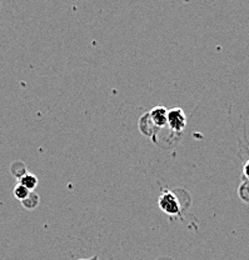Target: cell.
<instances>
[{"label": "cell", "instance_id": "1", "mask_svg": "<svg viewBox=\"0 0 249 260\" xmlns=\"http://www.w3.org/2000/svg\"><path fill=\"white\" fill-rule=\"evenodd\" d=\"M159 208L170 216L180 215L182 213V207L179 204V200L172 191H164L159 197Z\"/></svg>", "mask_w": 249, "mask_h": 260}, {"label": "cell", "instance_id": "2", "mask_svg": "<svg viewBox=\"0 0 249 260\" xmlns=\"http://www.w3.org/2000/svg\"><path fill=\"white\" fill-rule=\"evenodd\" d=\"M186 125L185 113L180 108L168 110V126L175 133H182Z\"/></svg>", "mask_w": 249, "mask_h": 260}, {"label": "cell", "instance_id": "3", "mask_svg": "<svg viewBox=\"0 0 249 260\" xmlns=\"http://www.w3.org/2000/svg\"><path fill=\"white\" fill-rule=\"evenodd\" d=\"M151 121L157 128H163L168 125V109L164 107H155L149 113Z\"/></svg>", "mask_w": 249, "mask_h": 260}, {"label": "cell", "instance_id": "4", "mask_svg": "<svg viewBox=\"0 0 249 260\" xmlns=\"http://www.w3.org/2000/svg\"><path fill=\"white\" fill-rule=\"evenodd\" d=\"M19 184L25 186L28 190L33 191L38 185V178L35 177L34 174H29V173H26L25 175H23V177L19 179Z\"/></svg>", "mask_w": 249, "mask_h": 260}, {"label": "cell", "instance_id": "5", "mask_svg": "<svg viewBox=\"0 0 249 260\" xmlns=\"http://www.w3.org/2000/svg\"><path fill=\"white\" fill-rule=\"evenodd\" d=\"M32 191L28 190V189L25 188V186H23L21 184H18V185H15L14 188V197L17 198V199L20 200V202H24V200L26 199V198L30 195Z\"/></svg>", "mask_w": 249, "mask_h": 260}, {"label": "cell", "instance_id": "6", "mask_svg": "<svg viewBox=\"0 0 249 260\" xmlns=\"http://www.w3.org/2000/svg\"><path fill=\"white\" fill-rule=\"evenodd\" d=\"M21 204H23V207L26 208V209H34V208L39 204V197H38L34 191H32L30 195H29L24 202H21Z\"/></svg>", "mask_w": 249, "mask_h": 260}, {"label": "cell", "instance_id": "7", "mask_svg": "<svg viewBox=\"0 0 249 260\" xmlns=\"http://www.w3.org/2000/svg\"><path fill=\"white\" fill-rule=\"evenodd\" d=\"M12 173L15 175L18 179H20L23 175L26 174V169L25 165L23 164L21 161H15L14 164L12 165Z\"/></svg>", "mask_w": 249, "mask_h": 260}, {"label": "cell", "instance_id": "8", "mask_svg": "<svg viewBox=\"0 0 249 260\" xmlns=\"http://www.w3.org/2000/svg\"><path fill=\"white\" fill-rule=\"evenodd\" d=\"M238 194H239L240 199L243 202L249 203V180L245 181V183H242V185L239 186V190H238Z\"/></svg>", "mask_w": 249, "mask_h": 260}, {"label": "cell", "instance_id": "9", "mask_svg": "<svg viewBox=\"0 0 249 260\" xmlns=\"http://www.w3.org/2000/svg\"><path fill=\"white\" fill-rule=\"evenodd\" d=\"M243 172H244V177L248 179L249 180V160L245 162V165H244V170H243Z\"/></svg>", "mask_w": 249, "mask_h": 260}]
</instances>
